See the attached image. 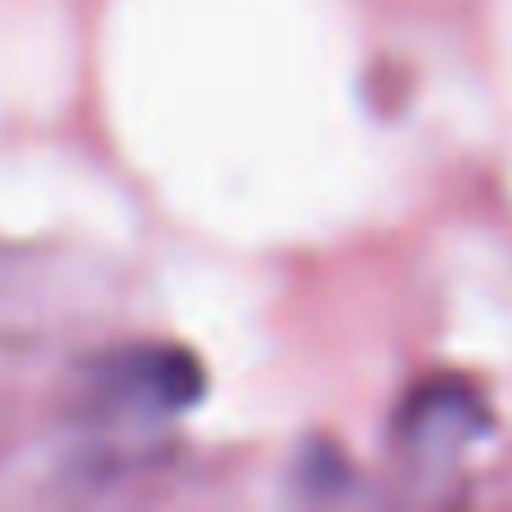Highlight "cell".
Segmentation results:
<instances>
[{
  "label": "cell",
  "instance_id": "6da1fadb",
  "mask_svg": "<svg viewBox=\"0 0 512 512\" xmlns=\"http://www.w3.org/2000/svg\"><path fill=\"white\" fill-rule=\"evenodd\" d=\"M131 382L162 409H189L203 396V369L185 351H140L131 364Z\"/></svg>",
  "mask_w": 512,
  "mask_h": 512
}]
</instances>
